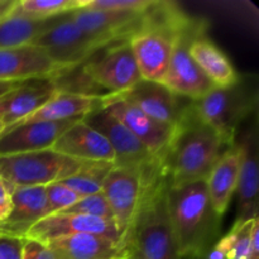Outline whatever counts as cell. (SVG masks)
<instances>
[{"label": "cell", "mask_w": 259, "mask_h": 259, "mask_svg": "<svg viewBox=\"0 0 259 259\" xmlns=\"http://www.w3.org/2000/svg\"><path fill=\"white\" fill-rule=\"evenodd\" d=\"M167 214L182 259H201L219 228L220 218L210 202L206 181L167 186Z\"/></svg>", "instance_id": "cell-1"}, {"label": "cell", "mask_w": 259, "mask_h": 259, "mask_svg": "<svg viewBox=\"0 0 259 259\" xmlns=\"http://www.w3.org/2000/svg\"><path fill=\"white\" fill-rule=\"evenodd\" d=\"M225 149L228 147L217 132L197 119L190 101L163 162V171L169 186L206 181Z\"/></svg>", "instance_id": "cell-2"}, {"label": "cell", "mask_w": 259, "mask_h": 259, "mask_svg": "<svg viewBox=\"0 0 259 259\" xmlns=\"http://www.w3.org/2000/svg\"><path fill=\"white\" fill-rule=\"evenodd\" d=\"M167 177L149 185L125 238L128 259H182L167 214Z\"/></svg>", "instance_id": "cell-3"}, {"label": "cell", "mask_w": 259, "mask_h": 259, "mask_svg": "<svg viewBox=\"0 0 259 259\" xmlns=\"http://www.w3.org/2000/svg\"><path fill=\"white\" fill-rule=\"evenodd\" d=\"M257 106V95L242 81L229 88H214L196 100H191L195 115L222 138L228 148L235 144L240 123Z\"/></svg>", "instance_id": "cell-4"}, {"label": "cell", "mask_w": 259, "mask_h": 259, "mask_svg": "<svg viewBox=\"0 0 259 259\" xmlns=\"http://www.w3.org/2000/svg\"><path fill=\"white\" fill-rule=\"evenodd\" d=\"M86 162L52 149L0 157V177L7 187L47 186L77 174Z\"/></svg>", "instance_id": "cell-5"}, {"label": "cell", "mask_w": 259, "mask_h": 259, "mask_svg": "<svg viewBox=\"0 0 259 259\" xmlns=\"http://www.w3.org/2000/svg\"><path fill=\"white\" fill-rule=\"evenodd\" d=\"M83 121L108 139L115 153L114 166L136 169L151 181L166 177L158 159L152 156L142 142L103 106L86 115Z\"/></svg>", "instance_id": "cell-6"}, {"label": "cell", "mask_w": 259, "mask_h": 259, "mask_svg": "<svg viewBox=\"0 0 259 259\" xmlns=\"http://www.w3.org/2000/svg\"><path fill=\"white\" fill-rule=\"evenodd\" d=\"M205 30L206 22L187 17L179 30L168 70L162 81L168 90L189 100H196L215 88L190 55L192 39Z\"/></svg>", "instance_id": "cell-7"}, {"label": "cell", "mask_w": 259, "mask_h": 259, "mask_svg": "<svg viewBox=\"0 0 259 259\" xmlns=\"http://www.w3.org/2000/svg\"><path fill=\"white\" fill-rule=\"evenodd\" d=\"M51 60L66 68L83 65L105 45L86 34L70 17V13L55 18L52 24L32 43Z\"/></svg>", "instance_id": "cell-8"}, {"label": "cell", "mask_w": 259, "mask_h": 259, "mask_svg": "<svg viewBox=\"0 0 259 259\" xmlns=\"http://www.w3.org/2000/svg\"><path fill=\"white\" fill-rule=\"evenodd\" d=\"M83 75L108 94H121L142 80L128 40L105 46L83 65Z\"/></svg>", "instance_id": "cell-9"}, {"label": "cell", "mask_w": 259, "mask_h": 259, "mask_svg": "<svg viewBox=\"0 0 259 259\" xmlns=\"http://www.w3.org/2000/svg\"><path fill=\"white\" fill-rule=\"evenodd\" d=\"M156 181H151L136 169L115 166L106 176L101 192L110 206L124 244L129 228L138 211L144 190Z\"/></svg>", "instance_id": "cell-10"}, {"label": "cell", "mask_w": 259, "mask_h": 259, "mask_svg": "<svg viewBox=\"0 0 259 259\" xmlns=\"http://www.w3.org/2000/svg\"><path fill=\"white\" fill-rule=\"evenodd\" d=\"M103 108L126 126L163 167L177 126L167 125L149 118L116 94L103 96Z\"/></svg>", "instance_id": "cell-11"}, {"label": "cell", "mask_w": 259, "mask_h": 259, "mask_svg": "<svg viewBox=\"0 0 259 259\" xmlns=\"http://www.w3.org/2000/svg\"><path fill=\"white\" fill-rule=\"evenodd\" d=\"M116 95L136 106L149 118L172 126L179 125L190 106V103L182 104L180 101L181 96L172 93L163 83L144 80Z\"/></svg>", "instance_id": "cell-12"}, {"label": "cell", "mask_w": 259, "mask_h": 259, "mask_svg": "<svg viewBox=\"0 0 259 259\" xmlns=\"http://www.w3.org/2000/svg\"><path fill=\"white\" fill-rule=\"evenodd\" d=\"M76 234L101 235L124 243L120 239L116 224L111 220L80 214H62V212L48 215L45 219L38 222L30 228L25 238L48 243L51 240Z\"/></svg>", "instance_id": "cell-13"}, {"label": "cell", "mask_w": 259, "mask_h": 259, "mask_svg": "<svg viewBox=\"0 0 259 259\" xmlns=\"http://www.w3.org/2000/svg\"><path fill=\"white\" fill-rule=\"evenodd\" d=\"M240 151L239 180H238L237 222L258 218V131L257 123L240 136L237 143Z\"/></svg>", "instance_id": "cell-14"}, {"label": "cell", "mask_w": 259, "mask_h": 259, "mask_svg": "<svg viewBox=\"0 0 259 259\" xmlns=\"http://www.w3.org/2000/svg\"><path fill=\"white\" fill-rule=\"evenodd\" d=\"M67 71L33 45L0 50V81L57 78Z\"/></svg>", "instance_id": "cell-15"}, {"label": "cell", "mask_w": 259, "mask_h": 259, "mask_svg": "<svg viewBox=\"0 0 259 259\" xmlns=\"http://www.w3.org/2000/svg\"><path fill=\"white\" fill-rule=\"evenodd\" d=\"M143 13L103 12V10H73L70 17L86 34L105 46L119 40H128L139 29Z\"/></svg>", "instance_id": "cell-16"}, {"label": "cell", "mask_w": 259, "mask_h": 259, "mask_svg": "<svg viewBox=\"0 0 259 259\" xmlns=\"http://www.w3.org/2000/svg\"><path fill=\"white\" fill-rule=\"evenodd\" d=\"M81 119L62 121H34L3 129L0 133V157L51 149L58 137Z\"/></svg>", "instance_id": "cell-17"}, {"label": "cell", "mask_w": 259, "mask_h": 259, "mask_svg": "<svg viewBox=\"0 0 259 259\" xmlns=\"http://www.w3.org/2000/svg\"><path fill=\"white\" fill-rule=\"evenodd\" d=\"M57 91L55 78L23 81L18 88L0 96V124L9 128L32 115Z\"/></svg>", "instance_id": "cell-18"}, {"label": "cell", "mask_w": 259, "mask_h": 259, "mask_svg": "<svg viewBox=\"0 0 259 259\" xmlns=\"http://www.w3.org/2000/svg\"><path fill=\"white\" fill-rule=\"evenodd\" d=\"M10 212L0 223V234L25 238L30 228L48 217L46 186L8 187Z\"/></svg>", "instance_id": "cell-19"}, {"label": "cell", "mask_w": 259, "mask_h": 259, "mask_svg": "<svg viewBox=\"0 0 259 259\" xmlns=\"http://www.w3.org/2000/svg\"><path fill=\"white\" fill-rule=\"evenodd\" d=\"M51 149L78 161L115 163V153L108 139L88 125L83 119L63 132Z\"/></svg>", "instance_id": "cell-20"}, {"label": "cell", "mask_w": 259, "mask_h": 259, "mask_svg": "<svg viewBox=\"0 0 259 259\" xmlns=\"http://www.w3.org/2000/svg\"><path fill=\"white\" fill-rule=\"evenodd\" d=\"M55 259H128L124 243L94 234H76L46 243Z\"/></svg>", "instance_id": "cell-21"}, {"label": "cell", "mask_w": 259, "mask_h": 259, "mask_svg": "<svg viewBox=\"0 0 259 259\" xmlns=\"http://www.w3.org/2000/svg\"><path fill=\"white\" fill-rule=\"evenodd\" d=\"M240 151L237 143L225 149L206 179L207 192L215 214L219 218L227 211L239 180Z\"/></svg>", "instance_id": "cell-22"}, {"label": "cell", "mask_w": 259, "mask_h": 259, "mask_svg": "<svg viewBox=\"0 0 259 259\" xmlns=\"http://www.w3.org/2000/svg\"><path fill=\"white\" fill-rule=\"evenodd\" d=\"M101 106H103V96L56 91L55 95L45 105L17 124L83 119L90 113L100 109Z\"/></svg>", "instance_id": "cell-23"}, {"label": "cell", "mask_w": 259, "mask_h": 259, "mask_svg": "<svg viewBox=\"0 0 259 259\" xmlns=\"http://www.w3.org/2000/svg\"><path fill=\"white\" fill-rule=\"evenodd\" d=\"M190 55L215 88H229L239 81V75L225 53L201 33L192 39Z\"/></svg>", "instance_id": "cell-24"}, {"label": "cell", "mask_w": 259, "mask_h": 259, "mask_svg": "<svg viewBox=\"0 0 259 259\" xmlns=\"http://www.w3.org/2000/svg\"><path fill=\"white\" fill-rule=\"evenodd\" d=\"M222 259H259V219L235 223L214 248Z\"/></svg>", "instance_id": "cell-25"}, {"label": "cell", "mask_w": 259, "mask_h": 259, "mask_svg": "<svg viewBox=\"0 0 259 259\" xmlns=\"http://www.w3.org/2000/svg\"><path fill=\"white\" fill-rule=\"evenodd\" d=\"M53 20L55 18L34 19L25 17L19 14L14 8L9 14L0 19V50L32 45L35 38L52 24Z\"/></svg>", "instance_id": "cell-26"}, {"label": "cell", "mask_w": 259, "mask_h": 259, "mask_svg": "<svg viewBox=\"0 0 259 259\" xmlns=\"http://www.w3.org/2000/svg\"><path fill=\"white\" fill-rule=\"evenodd\" d=\"M113 167L114 164L108 162H86L77 174L58 182L85 197L101 192L104 181Z\"/></svg>", "instance_id": "cell-27"}, {"label": "cell", "mask_w": 259, "mask_h": 259, "mask_svg": "<svg viewBox=\"0 0 259 259\" xmlns=\"http://www.w3.org/2000/svg\"><path fill=\"white\" fill-rule=\"evenodd\" d=\"M82 0H22L17 3L19 14L34 19H52L81 9Z\"/></svg>", "instance_id": "cell-28"}, {"label": "cell", "mask_w": 259, "mask_h": 259, "mask_svg": "<svg viewBox=\"0 0 259 259\" xmlns=\"http://www.w3.org/2000/svg\"><path fill=\"white\" fill-rule=\"evenodd\" d=\"M61 212H62V214L88 215V217L100 218V219L111 220V222H114L113 212H111L110 206H109L108 201H106L103 192H98V194L89 195V196L82 197V199H81L80 201L76 202L75 205H72V206H70L68 209L63 210V211Z\"/></svg>", "instance_id": "cell-29"}, {"label": "cell", "mask_w": 259, "mask_h": 259, "mask_svg": "<svg viewBox=\"0 0 259 259\" xmlns=\"http://www.w3.org/2000/svg\"><path fill=\"white\" fill-rule=\"evenodd\" d=\"M154 0H82L83 9L103 12L143 13L153 5Z\"/></svg>", "instance_id": "cell-30"}, {"label": "cell", "mask_w": 259, "mask_h": 259, "mask_svg": "<svg viewBox=\"0 0 259 259\" xmlns=\"http://www.w3.org/2000/svg\"><path fill=\"white\" fill-rule=\"evenodd\" d=\"M48 215L57 214L80 201L82 196L66 187L61 182H53L46 186Z\"/></svg>", "instance_id": "cell-31"}, {"label": "cell", "mask_w": 259, "mask_h": 259, "mask_svg": "<svg viewBox=\"0 0 259 259\" xmlns=\"http://www.w3.org/2000/svg\"><path fill=\"white\" fill-rule=\"evenodd\" d=\"M24 238L0 234V259H22Z\"/></svg>", "instance_id": "cell-32"}, {"label": "cell", "mask_w": 259, "mask_h": 259, "mask_svg": "<svg viewBox=\"0 0 259 259\" xmlns=\"http://www.w3.org/2000/svg\"><path fill=\"white\" fill-rule=\"evenodd\" d=\"M22 259H55V257L46 243L24 238Z\"/></svg>", "instance_id": "cell-33"}, {"label": "cell", "mask_w": 259, "mask_h": 259, "mask_svg": "<svg viewBox=\"0 0 259 259\" xmlns=\"http://www.w3.org/2000/svg\"><path fill=\"white\" fill-rule=\"evenodd\" d=\"M12 202H10V192L7 185L0 177V223L7 219L10 212Z\"/></svg>", "instance_id": "cell-34"}, {"label": "cell", "mask_w": 259, "mask_h": 259, "mask_svg": "<svg viewBox=\"0 0 259 259\" xmlns=\"http://www.w3.org/2000/svg\"><path fill=\"white\" fill-rule=\"evenodd\" d=\"M17 5V0H0V19L9 14Z\"/></svg>", "instance_id": "cell-35"}, {"label": "cell", "mask_w": 259, "mask_h": 259, "mask_svg": "<svg viewBox=\"0 0 259 259\" xmlns=\"http://www.w3.org/2000/svg\"><path fill=\"white\" fill-rule=\"evenodd\" d=\"M23 81H0V96L9 93L13 89L18 88Z\"/></svg>", "instance_id": "cell-36"}, {"label": "cell", "mask_w": 259, "mask_h": 259, "mask_svg": "<svg viewBox=\"0 0 259 259\" xmlns=\"http://www.w3.org/2000/svg\"><path fill=\"white\" fill-rule=\"evenodd\" d=\"M3 129H4V128H3V125H2V124H0V133H2Z\"/></svg>", "instance_id": "cell-37"}]
</instances>
